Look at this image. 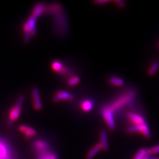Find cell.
<instances>
[{
  "mask_svg": "<svg viewBox=\"0 0 159 159\" xmlns=\"http://www.w3.org/2000/svg\"><path fill=\"white\" fill-rule=\"evenodd\" d=\"M24 99H25L24 96H21L19 97V98L18 99V100L16 103V105L14 106V107L11 109V111H10V113H9L10 120L13 121L17 120L18 119L20 114H21V107H22V104L23 103Z\"/></svg>",
  "mask_w": 159,
  "mask_h": 159,
  "instance_id": "1",
  "label": "cell"
},
{
  "mask_svg": "<svg viewBox=\"0 0 159 159\" xmlns=\"http://www.w3.org/2000/svg\"><path fill=\"white\" fill-rule=\"evenodd\" d=\"M33 148L35 151V152L38 157L41 156L43 154L45 153L48 151H50V146L48 144L43 140L38 139V140L34 141L33 143Z\"/></svg>",
  "mask_w": 159,
  "mask_h": 159,
  "instance_id": "2",
  "label": "cell"
},
{
  "mask_svg": "<svg viewBox=\"0 0 159 159\" xmlns=\"http://www.w3.org/2000/svg\"><path fill=\"white\" fill-rule=\"evenodd\" d=\"M127 132L129 133H133L137 132H141L147 138H150L151 135L147 123L141 124V125H135L127 129Z\"/></svg>",
  "mask_w": 159,
  "mask_h": 159,
  "instance_id": "3",
  "label": "cell"
},
{
  "mask_svg": "<svg viewBox=\"0 0 159 159\" xmlns=\"http://www.w3.org/2000/svg\"><path fill=\"white\" fill-rule=\"evenodd\" d=\"M102 116L106 121L109 128L113 130L116 127L115 119L113 117V111L109 108H105L102 111Z\"/></svg>",
  "mask_w": 159,
  "mask_h": 159,
  "instance_id": "4",
  "label": "cell"
},
{
  "mask_svg": "<svg viewBox=\"0 0 159 159\" xmlns=\"http://www.w3.org/2000/svg\"><path fill=\"white\" fill-rule=\"evenodd\" d=\"M74 98L71 93L64 91H58L56 96L54 97L53 100L54 102H59L61 100H72Z\"/></svg>",
  "mask_w": 159,
  "mask_h": 159,
  "instance_id": "5",
  "label": "cell"
},
{
  "mask_svg": "<svg viewBox=\"0 0 159 159\" xmlns=\"http://www.w3.org/2000/svg\"><path fill=\"white\" fill-rule=\"evenodd\" d=\"M33 95V106L36 110H41L42 109V103L40 98V95L38 89L34 88L32 91Z\"/></svg>",
  "mask_w": 159,
  "mask_h": 159,
  "instance_id": "6",
  "label": "cell"
},
{
  "mask_svg": "<svg viewBox=\"0 0 159 159\" xmlns=\"http://www.w3.org/2000/svg\"><path fill=\"white\" fill-rule=\"evenodd\" d=\"M46 6L43 3H37L35 6H34L32 10V15L31 16L34 18L37 19V17H40L41 15L46 11Z\"/></svg>",
  "mask_w": 159,
  "mask_h": 159,
  "instance_id": "7",
  "label": "cell"
},
{
  "mask_svg": "<svg viewBox=\"0 0 159 159\" xmlns=\"http://www.w3.org/2000/svg\"><path fill=\"white\" fill-rule=\"evenodd\" d=\"M19 129L20 131L24 134L25 137L27 139L31 138L37 134L35 129L27 125H20L19 127Z\"/></svg>",
  "mask_w": 159,
  "mask_h": 159,
  "instance_id": "8",
  "label": "cell"
},
{
  "mask_svg": "<svg viewBox=\"0 0 159 159\" xmlns=\"http://www.w3.org/2000/svg\"><path fill=\"white\" fill-rule=\"evenodd\" d=\"M128 117L132 122L135 123V125H141V124L146 123L145 119L137 113H129Z\"/></svg>",
  "mask_w": 159,
  "mask_h": 159,
  "instance_id": "9",
  "label": "cell"
},
{
  "mask_svg": "<svg viewBox=\"0 0 159 159\" xmlns=\"http://www.w3.org/2000/svg\"><path fill=\"white\" fill-rule=\"evenodd\" d=\"M102 147L100 145V144L98 143L96 145L92 147L90 149H89V151L87 153L86 155V158L87 159H93L97 154L102 150Z\"/></svg>",
  "mask_w": 159,
  "mask_h": 159,
  "instance_id": "10",
  "label": "cell"
},
{
  "mask_svg": "<svg viewBox=\"0 0 159 159\" xmlns=\"http://www.w3.org/2000/svg\"><path fill=\"white\" fill-rule=\"evenodd\" d=\"M130 99H131V98L129 96H126V97H124L123 98H121L120 99H119L117 102L114 103L112 105V106H111V107H109V109H110L112 111H113V110H115V109H119L122 106L125 105V104L128 103Z\"/></svg>",
  "mask_w": 159,
  "mask_h": 159,
  "instance_id": "11",
  "label": "cell"
},
{
  "mask_svg": "<svg viewBox=\"0 0 159 159\" xmlns=\"http://www.w3.org/2000/svg\"><path fill=\"white\" fill-rule=\"evenodd\" d=\"M99 144H100L103 150L104 151L107 150L109 147L107 135V133L104 130H102L100 133V143H99Z\"/></svg>",
  "mask_w": 159,
  "mask_h": 159,
  "instance_id": "12",
  "label": "cell"
},
{
  "mask_svg": "<svg viewBox=\"0 0 159 159\" xmlns=\"http://www.w3.org/2000/svg\"><path fill=\"white\" fill-rule=\"evenodd\" d=\"M36 19L35 18H34L33 17L31 16L27 21V24L30 28V31H31V34L32 35H34L36 34Z\"/></svg>",
  "mask_w": 159,
  "mask_h": 159,
  "instance_id": "13",
  "label": "cell"
},
{
  "mask_svg": "<svg viewBox=\"0 0 159 159\" xmlns=\"http://www.w3.org/2000/svg\"><path fill=\"white\" fill-rule=\"evenodd\" d=\"M93 107V102L89 99H85L81 103V108L84 111L89 112L90 111Z\"/></svg>",
  "mask_w": 159,
  "mask_h": 159,
  "instance_id": "14",
  "label": "cell"
},
{
  "mask_svg": "<svg viewBox=\"0 0 159 159\" xmlns=\"http://www.w3.org/2000/svg\"><path fill=\"white\" fill-rule=\"evenodd\" d=\"M23 30H24V40H25V42L28 43L30 41L31 31H30V28H29L27 22L23 25Z\"/></svg>",
  "mask_w": 159,
  "mask_h": 159,
  "instance_id": "15",
  "label": "cell"
},
{
  "mask_svg": "<svg viewBox=\"0 0 159 159\" xmlns=\"http://www.w3.org/2000/svg\"><path fill=\"white\" fill-rule=\"evenodd\" d=\"M109 83L116 86H122L124 84V81L120 78L112 77L109 79Z\"/></svg>",
  "mask_w": 159,
  "mask_h": 159,
  "instance_id": "16",
  "label": "cell"
},
{
  "mask_svg": "<svg viewBox=\"0 0 159 159\" xmlns=\"http://www.w3.org/2000/svg\"><path fill=\"white\" fill-rule=\"evenodd\" d=\"M148 156V154L147 149L141 148V150H139V152L137 153L135 157H134V159H145V158Z\"/></svg>",
  "mask_w": 159,
  "mask_h": 159,
  "instance_id": "17",
  "label": "cell"
},
{
  "mask_svg": "<svg viewBox=\"0 0 159 159\" xmlns=\"http://www.w3.org/2000/svg\"><path fill=\"white\" fill-rule=\"evenodd\" d=\"M39 159H58L57 156L51 151L43 154V155L39 156Z\"/></svg>",
  "mask_w": 159,
  "mask_h": 159,
  "instance_id": "18",
  "label": "cell"
},
{
  "mask_svg": "<svg viewBox=\"0 0 159 159\" xmlns=\"http://www.w3.org/2000/svg\"><path fill=\"white\" fill-rule=\"evenodd\" d=\"M52 68L53 70H54L55 72H61L64 67L63 66L62 64L59 62V61H54L52 64Z\"/></svg>",
  "mask_w": 159,
  "mask_h": 159,
  "instance_id": "19",
  "label": "cell"
},
{
  "mask_svg": "<svg viewBox=\"0 0 159 159\" xmlns=\"http://www.w3.org/2000/svg\"><path fill=\"white\" fill-rule=\"evenodd\" d=\"M158 68H159V63L158 62H155L154 63H152L150 68H149V70H148L149 75H151V76L155 75V73L158 71Z\"/></svg>",
  "mask_w": 159,
  "mask_h": 159,
  "instance_id": "20",
  "label": "cell"
},
{
  "mask_svg": "<svg viewBox=\"0 0 159 159\" xmlns=\"http://www.w3.org/2000/svg\"><path fill=\"white\" fill-rule=\"evenodd\" d=\"M80 80V78L78 76H74L71 78H70L68 80V85L70 86H75L76 84H78Z\"/></svg>",
  "mask_w": 159,
  "mask_h": 159,
  "instance_id": "21",
  "label": "cell"
},
{
  "mask_svg": "<svg viewBox=\"0 0 159 159\" xmlns=\"http://www.w3.org/2000/svg\"><path fill=\"white\" fill-rule=\"evenodd\" d=\"M147 151H148V155H154V154H158V153H159V145L152 147V148L149 149V150H147Z\"/></svg>",
  "mask_w": 159,
  "mask_h": 159,
  "instance_id": "22",
  "label": "cell"
},
{
  "mask_svg": "<svg viewBox=\"0 0 159 159\" xmlns=\"http://www.w3.org/2000/svg\"><path fill=\"white\" fill-rule=\"evenodd\" d=\"M116 3L117 4V6H119V7H124L125 6V2H123V1H121V0H117V1H116Z\"/></svg>",
  "mask_w": 159,
  "mask_h": 159,
  "instance_id": "23",
  "label": "cell"
},
{
  "mask_svg": "<svg viewBox=\"0 0 159 159\" xmlns=\"http://www.w3.org/2000/svg\"><path fill=\"white\" fill-rule=\"evenodd\" d=\"M107 2H108V1H97V2H95V3H98V4L105 3H107Z\"/></svg>",
  "mask_w": 159,
  "mask_h": 159,
  "instance_id": "24",
  "label": "cell"
},
{
  "mask_svg": "<svg viewBox=\"0 0 159 159\" xmlns=\"http://www.w3.org/2000/svg\"><path fill=\"white\" fill-rule=\"evenodd\" d=\"M145 159H150V158H148V157H145Z\"/></svg>",
  "mask_w": 159,
  "mask_h": 159,
  "instance_id": "25",
  "label": "cell"
},
{
  "mask_svg": "<svg viewBox=\"0 0 159 159\" xmlns=\"http://www.w3.org/2000/svg\"><path fill=\"white\" fill-rule=\"evenodd\" d=\"M151 159H157V158H155V157H152V158H151Z\"/></svg>",
  "mask_w": 159,
  "mask_h": 159,
  "instance_id": "26",
  "label": "cell"
},
{
  "mask_svg": "<svg viewBox=\"0 0 159 159\" xmlns=\"http://www.w3.org/2000/svg\"><path fill=\"white\" fill-rule=\"evenodd\" d=\"M157 159H159V158H157Z\"/></svg>",
  "mask_w": 159,
  "mask_h": 159,
  "instance_id": "27",
  "label": "cell"
}]
</instances>
